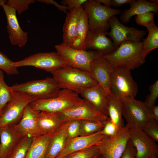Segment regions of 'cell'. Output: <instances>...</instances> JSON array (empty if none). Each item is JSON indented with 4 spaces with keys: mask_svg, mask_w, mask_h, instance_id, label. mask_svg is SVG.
<instances>
[{
    "mask_svg": "<svg viewBox=\"0 0 158 158\" xmlns=\"http://www.w3.org/2000/svg\"><path fill=\"white\" fill-rule=\"evenodd\" d=\"M103 56L114 68L118 66L133 70L145 62L142 51V42L126 41L121 44L112 53Z\"/></svg>",
    "mask_w": 158,
    "mask_h": 158,
    "instance_id": "obj_1",
    "label": "cell"
},
{
    "mask_svg": "<svg viewBox=\"0 0 158 158\" xmlns=\"http://www.w3.org/2000/svg\"><path fill=\"white\" fill-rule=\"evenodd\" d=\"M51 73L60 89H68L76 92L80 89L91 87L97 84L91 73L67 66Z\"/></svg>",
    "mask_w": 158,
    "mask_h": 158,
    "instance_id": "obj_2",
    "label": "cell"
},
{
    "mask_svg": "<svg viewBox=\"0 0 158 158\" xmlns=\"http://www.w3.org/2000/svg\"><path fill=\"white\" fill-rule=\"evenodd\" d=\"M54 47L66 66L91 73L92 62L103 56L97 51L77 49L63 42L56 45Z\"/></svg>",
    "mask_w": 158,
    "mask_h": 158,
    "instance_id": "obj_3",
    "label": "cell"
},
{
    "mask_svg": "<svg viewBox=\"0 0 158 158\" xmlns=\"http://www.w3.org/2000/svg\"><path fill=\"white\" fill-rule=\"evenodd\" d=\"M11 87L14 92L23 93L35 100L56 97L61 89L54 79L48 77L42 80L15 84Z\"/></svg>",
    "mask_w": 158,
    "mask_h": 158,
    "instance_id": "obj_4",
    "label": "cell"
},
{
    "mask_svg": "<svg viewBox=\"0 0 158 158\" xmlns=\"http://www.w3.org/2000/svg\"><path fill=\"white\" fill-rule=\"evenodd\" d=\"M82 99L77 92L67 89H61L57 96L37 99L29 105L33 110L58 113L64 111L79 102Z\"/></svg>",
    "mask_w": 158,
    "mask_h": 158,
    "instance_id": "obj_5",
    "label": "cell"
},
{
    "mask_svg": "<svg viewBox=\"0 0 158 158\" xmlns=\"http://www.w3.org/2000/svg\"><path fill=\"white\" fill-rule=\"evenodd\" d=\"M122 99L123 116L130 128L142 129L149 119L153 118L150 108L145 102L130 97H124Z\"/></svg>",
    "mask_w": 158,
    "mask_h": 158,
    "instance_id": "obj_6",
    "label": "cell"
},
{
    "mask_svg": "<svg viewBox=\"0 0 158 158\" xmlns=\"http://www.w3.org/2000/svg\"><path fill=\"white\" fill-rule=\"evenodd\" d=\"M110 90L111 94L121 99L125 97L135 98L138 88L130 71L121 66L113 68Z\"/></svg>",
    "mask_w": 158,
    "mask_h": 158,
    "instance_id": "obj_7",
    "label": "cell"
},
{
    "mask_svg": "<svg viewBox=\"0 0 158 158\" xmlns=\"http://www.w3.org/2000/svg\"><path fill=\"white\" fill-rule=\"evenodd\" d=\"M35 100L26 95L14 92L12 98L2 110L0 128L17 124L22 118L26 106Z\"/></svg>",
    "mask_w": 158,
    "mask_h": 158,
    "instance_id": "obj_8",
    "label": "cell"
},
{
    "mask_svg": "<svg viewBox=\"0 0 158 158\" xmlns=\"http://www.w3.org/2000/svg\"><path fill=\"white\" fill-rule=\"evenodd\" d=\"M12 65L16 68L33 66L50 73L66 66L61 56L56 52L37 53L13 62Z\"/></svg>",
    "mask_w": 158,
    "mask_h": 158,
    "instance_id": "obj_9",
    "label": "cell"
},
{
    "mask_svg": "<svg viewBox=\"0 0 158 158\" xmlns=\"http://www.w3.org/2000/svg\"><path fill=\"white\" fill-rule=\"evenodd\" d=\"M130 128L127 124L112 136H106L97 145L101 158H120L130 139Z\"/></svg>",
    "mask_w": 158,
    "mask_h": 158,
    "instance_id": "obj_10",
    "label": "cell"
},
{
    "mask_svg": "<svg viewBox=\"0 0 158 158\" xmlns=\"http://www.w3.org/2000/svg\"><path fill=\"white\" fill-rule=\"evenodd\" d=\"M57 113L63 122L73 120L104 122L109 118L84 98L67 109Z\"/></svg>",
    "mask_w": 158,
    "mask_h": 158,
    "instance_id": "obj_11",
    "label": "cell"
},
{
    "mask_svg": "<svg viewBox=\"0 0 158 158\" xmlns=\"http://www.w3.org/2000/svg\"><path fill=\"white\" fill-rule=\"evenodd\" d=\"M83 6L87 14L90 30L99 28L108 30L110 18L121 13L120 10L107 7L95 0H87Z\"/></svg>",
    "mask_w": 158,
    "mask_h": 158,
    "instance_id": "obj_12",
    "label": "cell"
},
{
    "mask_svg": "<svg viewBox=\"0 0 158 158\" xmlns=\"http://www.w3.org/2000/svg\"><path fill=\"white\" fill-rule=\"evenodd\" d=\"M108 23L111 30L107 35L112 39L117 49L122 43L126 41L135 42H142L146 33L144 30H140L134 27H128L122 24L115 15L111 17Z\"/></svg>",
    "mask_w": 158,
    "mask_h": 158,
    "instance_id": "obj_13",
    "label": "cell"
},
{
    "mask_svg": "<svg viewBox=\"0 0 158 158\" xmlns=\"http://www.w3.org/2000/svg\"><path fill=\"white\" fill-rule=\"evenodd\" d=\"M130 139L136 150L135 158H154L158 156V146L141 129L130 128Z\"/></svg>",
    "mask_w": 158,
    "mask_h": 158,
    "instance_id": "obj_14",
    "label": "cell"
},
{
    "mask_svg": "<svg viewBox=\"0 0 158 158\" xmlns=\"http://www.w3.org/2000/svg\"><path fill=\"white\" fill-rule=\"evenodd\" d=\"M1 7L6 17L7 31L11 44L19 47L25 46L28 41V33L21 28L17 17L16 11L6 4H2Z\"/></svg>",
    "mask_w": 158,
    "mask_h": 158,
    "instance_id": "obj_15",
    "label": "cell"
},
{
    "mask_svg": "<svg viewBox=\"0 0 158 158\" xmlns=\"http://www.w3.org/2000/svg\"><path fill=\"white\" fill-rule=\"evenodd\" d=\"M107 30L103 28L90 30L85 42V50L97 51L103 55L115 51L117 48L114 42L106 36Z\"/></svg>",
    "mask_w": 158,
    "mask_h": 158,
    "instance_id": "obj_16",
    "label": "cell"
},
{
    "mask_svg": "<svg viewBox=\"0 0 158 158\" xmlns=\"http://www.w3.org/2000/svg\"><path fill=\"white\" fill-rule=\"evenodd\" d=\"M106 136L98 132L87 136L68 138L63 150L56 158H63L72 153L97 146Z\"/></svg>",
    "mask_w": 158,
    "mask_h": 158,
    "instance_id": "obj_17",
    "label": "cell"
},
{
    "mask_svg": "<svg viewBox=\"0 0 158 158\" xmlns=\"http://www.w3.org/2000/svg\"><path fill=\"white\" fill-rule=\"evenodd\" d=\"M40 111L32 109L29 104L25 107L21 120L15 126L23 136L29 135L33 138L43 135L39 128L37 117Z\"/></svg>",
    "mask_w": 158,
    "mask_h": 158,
    "instance_id": "obj_18",
    "label": "cell"
},
{
    "mask_svg": "<svg viewBox=\"0 0 158 158\" xmlns=\"http://www.w3.org/2000/svg\"><path fill=\"white\" fill-rule=\"evenodd\" d=\"M76 92L90 102L100 112L108 116V94L98 84L91 87L80 89Z\"/></svg>",
    "mask_w": 158,
    "mask_h": 158,
    "instance_id": "obj_19",
    "label": "cell"
},
{
    "mask_svg": "<svg viewBox=\"0 0 158 158\" xmlns=\"http://www.w3.org/2000/svg\"><path fill=\"white\" fill-rule=\"evenodd\" d=\"M90 67L91 73L97 84L108 95L110 93L111 77L113 68L108 60L103 56L92 62Z\"/></svg>",
    "mask_w": 158,
    "mask_h": 158,
    "instance_id": "obj_20",
    "label": "cell"
},
{
    "mask_svg": "<svg viewBox=\"0 0 158 158\" xmlns=\"http://www.w3.org/2000/svg\"><path fill=\"white\" fill-rule=\"evenodd\" d=\"M22 137L15 126L0 128V158H7Z\"/></svg>",
    "mask_w": 158,
    "mask_h": 158,
    "instance_id": "obj_21",
    "label": "cell"
},
{
    "mask_svg": "<svg viewBox=\"0 0 158 158\" xmlns=\"http://www.w3.org/2000/svg\"><path fill=\"white\" fill-rule=\"evenodd\" d=\"M80 7L72 9L68 12L63 26V43L70 47L77 37V26Z\"/></svg>",
    "mask_w": 158,
    "mask_h": 158,
    "instance_id": "obj_22",
    "label": "cell"
},
{
    "mask_svg": "<svg viewBox=\"0 0 158 158\" xmlns=\"http://www.w3.org/2000/svg\"><path fill=\"white\" fill-rule=\"evenodd\" d=\"M68 121L64 122L53 133L49 140L46 158H56L63 150L68 139Z\"/></svg>",
    "mask_w": 158,
    "mask_h": 158,
    "instance_id": "obj_23",
    "label": "cell"
},
{
    "mask_svg": "<svg viewBox=\"0 0 158 158\" xmlns=\"http://www.w3.org/2000/svg\"><path fill=\"white\" fill-rule=\"evenodd\" d=\"M130 6V8L121 13L120 20L123 23H128L132 16L146 12H152L156 14L158 13V4L146 0H135Z\"/></svg>",
    "mask_w": 158,
    "mask_h": 158,
    "instance_id": "obj_24",
    "label": "cell"
},
{
    "mask_svg": "<svg viewBox=\"0 0 158 158\" xmlns=\"http://www.w3.org/2000/svg\"><path fill=\"white\" fill-rule=\"evenodd\" d=\"M37 121L43 135L54 132L64 122L60 119L57 113L45 111H40Z\"/></svg>",
    "mask_w": 158,
    "mask_h": 158,
    "instance_id": "obj_25",
    "label": "cell"
},
{
    "mask_svg": "<svg viewBox=\"0 0 158 158\" xmlns=\"http://www.w3.org/2000/svg\"><path fill=\"white\" fill-rule=\"evenodd\" d=\"M90 30L87 14L83 7L80 8L77 26V37L71 47L79 50H86L85 45Z\"/></svg>",
    "mask_w": 158,
    "mask_h": 158,
    "instance_id": "obj_26",
    "label": "cell"
},
{
    "mask_svg": "<svg viewBox=\"0 0 158 158\" xmlns=\"http://www.w3.org/2000/svg\"><path fill=\"white\" fill-rule=\"evenodd\" d=\"M107 102L109 118L114 123L118 129L122 128L124 126L122 117V99L110 93L107 95Z\"/></svg>",
    "mask_w": 158,
    "mask_h": 158,
    "instance_id": "obj_27",
    "label": "cell"
},
{
    "mask_svg": "<svg viewBox=\"0 0 158 158\" xmlns=\"http://www.w3.org/2000/svg\"><path fill=\"white\" fill-rule=\"evenodd\" d=\"M54 133L33 138L25 158H46L49 142Z\"/></svg>",
    "mask_w": 158,
    "mask_h": 158,
    "instance_id": "obj_28",
    "label": "cell"
},
{
    "mask_svg": "<svg viewBox=\"0 0 158 158\" xmlns=\"http://www.w3.org/2000/svg\"><path fill=\"white\" fill-rule=\"evenodd\" d=\"M146 28L148 35L142 42V53L145 58L150 51L158 47V28L155 22Z\"/></svg>",
    "mask_w": 158,
    "mask_h": 158,
    "instance_id": "obj_29",
    "label": "cell"
},
{
    "mask_svg": "<svg viewBox=\"0 0 158 158\" xmlns=\"http://www.w3.org/2000/svg\"><path fill=\"white\" fill-rule=\"evenodd\" d=\"M33 138L28 135L23 136L7 158H25Z\"/></svg>",
    "mask_w": 158,
    "mask_h": 158,
    "instance_id": "obj_30",
    "label": "cell"
},
{
    "mask_svg": "<svg viewBox=\"0 0 158 158\" xmlns=\"http://www.w3.org/2000/svg\"><path fill=\"white\" fill-rule=\"evenodd\" d=\"M14 91L11 86L8 85L4 80V72L0 70V109L2 110L13 97Z\"/></svg>",
    "mask_w": 158,
    "mask_h": 158,
    "instance_id": "obj_31",
    "label": "cell"
},
{
    "mask_svg": "<svg viewBox=\"0 0 158 158\" xmlns=\"http://www.w3.org/2000/svg\"><path fill=\"white\" fill-rule=\"evenodd\" d=\"M105 122L80 120V136H87L99 131L104 127Z\"/></svg>",
    "mask_w": 158,
    "mask_h": 158,
    "instance_id": "obj_32",
    "label": "cell"
},
{
    "mask_svg": "<svg viewBox=\"0 0 158 158\" xmlns=\"http://www.w3.org/2000/svg\"><path fill=\"white\" fill-rule=\"evenodd\" d=\"M100 155L98 147L95 146L72 153L63 158H97Z\"/></svg>",
    "mask_w": 158,
    "mask_h": 158,
    "instance_id": "obj_33",
    "label": "cell"
},
{
    "mask_svg": "<svg viewBox=\"0 0 158 158\" xmlns=\"http://www.w3.org/2000/svg\"><path fill=\"white\" fill-rule=\"evenodd\" d=\"M13 62L6 55L0 51V70L9 75L18 74L17 68L12 65Z\"/></svg>",
    "mask_w": 158,
    "mask_h": 158,
    "instance_id": "obj_34",
    "label": "cell"
},
{
    "mask_svg": "<svg viewBox=\"0 0 158 158\" xmlns=\"http://www.w3.org/2000/svg\"><path fill=\"white\" fill-rule=\"evenodd\" d=\"M147 135L155 142H158V121L152 118L149 119L141 129Z\"/></svg>",
    "mask_w": 158,
    "mask_h": 158,
    "instance_id": "obj_35",
    "label": "cell"
},
{
    "mask_svg": "<svg viewBox=\"0 0 158 158\" xmlns=\"http://www.w3.org/2000/svg\"><path fill=\"white\" fill-rule=\"evenodd\" d=\"M35 0H8L6 4L14 9L18 14L28 10L30 4L35 3Z\"/></svg>",
    "mask_w": 158,
    "mask_h": 158,
    "instance_id": "obj_36",
    "label": "cell"
},
{
    "mask_svg": "<svg viewBox=\"0 0 158 158\" xmlns=\"http://www.w3.org/2000/svg\"><path fill=\"white\" fill-rule=\"evenodd\" d=\"M150 93L146 97L145 102L150 108L155 105L158 97V80H157L149 87Z\"/></svg>",
    "mask_w": 158,
    "mask_h": 158,
    "instance_id": "obj_37",
    "label": "cell"
},
{
    "mask_svg": "<svg viewBox=\"0 0 158 158\" xmlns=\"http://www.w3.org/2000/svg\"><path fill=\"white\" fill-rule=\"evenodd\" d=\"M154 13L152 12H147L137 15L135 21L138 25L146 28L149 27L154 22Z\"/></svg>",
    "mask_w": 158,
    "mask_h": 158,
    "instance_id": "obj_38",
    "label": "cell"
},
{
    "mask_svg": "<svg viewBox=\"0 0 158 158\" xmlns=\"http://www.w3.org/2000/svg\"><path fill=\"white\" fill-rule=\"evenodd\" d=\"M80 120H73L68 121L66 133L68 138L71 139L80 136Z\"/></svg>",
    "mask_w": 158,
    "mask_h": 158,
    "instance_id": "obj_39",
    "label": "cell"
},
{
    "mask_svg": "<svg viewBox=\"0 0 158 158\" xmlns=\"http://www.w3.org/2000/svg\"><path fill=\"white\" fill-rule=\"evenodd\" d=\"M119 129L114 123L109 118L105 121L104 127L99 132L102 135L112 136L117 133Z\"/></svg>",
    "mask_w": 158,
    "mask_h": 158,
    "instance_id": "obj_40",
    "label": "cell"
},
{
    "mask_svg": "<svg viewBox=\"0 0 158 158\" xmlns=\"http://www.w3.org/2000/svg\"><path fill=\"white\" fill-rule=\"evenodd\" d=\"M136 150L129 139L126 148L120 158H135Z\"/></svg>",
    "mask_w": 158,
    "mask_h": 158,
    "instance_id": "obj_41",
    "label": "cell"
},
{
    "mask_svg": "<svg viewBox=\"0 0 158 158\" xmlns=\"http://www.w3.org/2000/svg\"><path fill=\"white\" fill-rule=\"evenodd\" d=\"M87 0H63L61 1V5L67 6L70 11L72 9L79 8L83 6Z\"/></svg>",
    "mask_w": 158,
    "mask_h": 158,
    "instance_id": "obj_42",
    "label": "cell"
},
{
    "mask_svg": "<svg viewBox=\"0 0 158 158\" xmlns=\"http://www.w3.org/2000/svg\"><path fill=\"white\" fill-rule=\"evenodd\" d=\"M38 2L43 3L47 4H52L55 6L60 11L67 14V10H69V8L67 6H64L58 4L57 2L52 0H38Z\"/></svg>",
    "mask_w": 158,
    "mask_h": 158,
    "instance_id": "obj_43",
    "label": "cell"
},
{
    "mask_svg": "<svg viewBox=\"0 0 158 158\" xmlns=\"http://www.w3.org/2000/svg\"><path fill=\"white\" fill-rule=\"evenodd\" d=\"M135 1L134 0H111V5L114 7H117L126 4H129L130 5Z\"/></svg>",
    "mask_w": 158,
    "mask_h": 158,
    "instance_id": "obj_44",
    "label": "cell"
},
{
    "mask_svg": "<svg viewBox=\"0 0 158 158\" xmlns=\"http://www.w3.org/2000/svg\"><path fill=\"white\" fill-rule=\"evenodd\" d=\"M150 109L153 118L158 122V106L155 105Z\"/></svg>",
    "mask_w": 158,
    "mask_h": 158,
    "instance_id": "obj_45",
    "label": "cell"
},
{
    "mask_svg": "<svg viewBox=\"0 0 158 158\" xmlns=\"http://www.w3.org/2000/svg\"><path fill=\"white\" fill-rule=\"evenodd\" d=\"M96 1L100 4H103L104 6L108 7H110L111 6V0H95Z\"/></svg>",
    "mask_w": 158,
    "mask_h": 158,
    "instance_id": "obj_46",
    "label": "cell"
},
{
    "mask_svg": "<svg viewBox=\"0 0 158 158\" xmlns=\"http://www.w3.org/2000/svg\"><path fill=\"white\" fill-rule=\"evenodd\" d=\"M7 1L6 0H0V7L3 4H6Z\"/></svg>",
    "mask_w": 158,
    "mask_h": 158,
    "instance_id": "obj_47",
    "label": "cell"
},
{
    "mask_svg": "<svg viewBox=\"0 0 158 158\" xmlns=\"http://www.w3.org/2000/svg\"><path fill=\"white\" fill-rule=\"evenodd\" d=\"M150 1H152V2L154 3L158 4V1L157 0H150Z\"/></svg>",
    "mask_w": 158,
    "mask_h": 158,
    "instance_id": "obj_48",
    "label": "cell"
},
{
    "mask_svg": "<svg viewBox=\"0 0 158 158\" xmlns=\"http://www.w3.org/2000/svg\"><path fill=\"white\" fill-rule=\"evenodd\" d=\"M2 114V110L0 109V117L1 116Z\"/></svg>",
    "mask_w": 158,
    "mask_h": 158,
    "instance_id": "obj_49",
    "label": "cell"
},
{
    "mask_svg": "<svg viewBox=\"0 0 158 158\" xmlns=\"http://www.w3.org/2000/svg\"><path fill=\"white\" fill-rule=\"evenodd\" d=\"M97 158H101V157H100V156H99Z\"/></svg>",
    "mask_w": 158,
    "mask_h": 158,
    "instance_id": "obj_50",
    "label": "cell"
},
{
    "mask_svg": "<svg viewBox=\"0 0 158 158\" xmlns=\"http://www.w3.org/2000/svg\"></svg>",
    "mask_w": 158,
    "mask_h": 158,
    "instance_id": "obj_51",
    "label": "cell"
}]
</instances>
